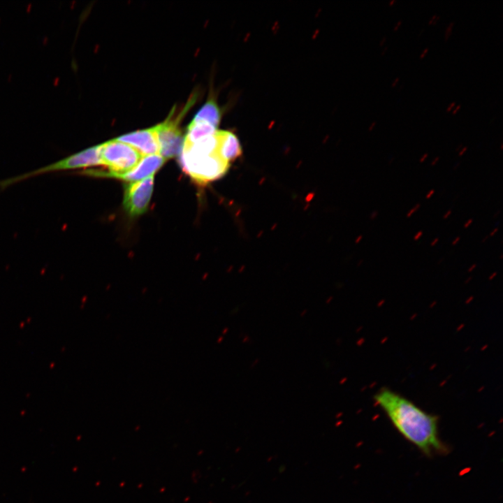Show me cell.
I'll list each match as a JSON object with an SVG mask.
<instances>
[{
  "label": "cell",
  "mask_w": 503,
  "mask_h": 503,
  "mask_svg": "<svg viewBox=\"0 0 503 503\" xmlns=\"http://www.w3.org/2000/svg\"><path fill=\"white\" fill-rule=\"evenodd\" d=\"M374 399L396 430L424 454L432 455L446 451V447L439 438L437 416L386 388L376 393Z\"/></svg>",
  "instance_id": "cell-1"
},
{
  "label": "cell",
  "mask_w": 503,
  "mask_h": 503,
  "mask_svg": "<svg viewBox=\"0 0 503 503\" xmlns=\"http://www.w3.org/2000/svg\"><path fill=\"white\" fill-rule=\"evenodd\" d=\"M99 154L101 165L106 166L109 171L92 169L83 171V174L115 177L132 170L143 158V155L131 145L116 139L99 145Z\"/></svg>",
  "instance_id": "cell-2"
},
{
  "label": "cell",
  "mask_w": 503,
  "mask_h": 503,
  "mask_svg": "<svg viewBox=\"0 0 503 503\" xmlns=\"http://www.w3.org/2000/svg\"><path fill=\"white\" fill-rule=\"evenodd\" d=\"M180 154V164L184 172L200 184H205L223 177L230 166V163L217 152L200 153L182 146Z\"/></svg>",
  "instance_id": "cell-3"
},
{
  "label": "cell",
  "mask_w": 503,
  "mask_h": 503,
  "mask_svg": "<svg viewBox=\"0 0 503 503\" xmlns=\"http://www.w3.org/2000/svg\"><path fill=\"white\" fill-rule=\"evenodd\" d=\"M100 165H101V161L100 159L99 145L64 157L56 162L52 163L27 173L3 180L1 182V185L3 187H6L8 185L28 177L49 172L85 168Z\"/></svg>",
  "instance_id": "cell-4"
},
{
  "label": "cell",
  "mask_w": 503,
  "mask_h": 503,
  "mask_svg": "<svg viewBox=\"0 0 503 503\" xmlns=\"http://www.w3.org/2000/svg\"><path fill=\"white\" fill-rule=\"evenodd\" d=\"M153 187V175L140 181L129 182L125 186L123 205L130 216L136 217L146 211Z\"/></svg>",
  "instance_id": "cell-5"
},
{
  "label": "cell",
  "mask_w": 503,
  "mask_h": 503,
  "mask_svg": "<svg viewBox=\"0 0 503 503\" xmlns=\"http://www.w3.org/2000/svg\"><path fill=\"white\" fill-rule=\"evenodd\" d=\"M179 116H170L157 126V138L159 155L166 160L179 155L181 152L184 138L179 129Z\"/></svg>",
  "instance_id": "cell-6"
},
{
  "label": "cell",
  "mask_w": 503,
  "mask_h": 503,
  "mask_svg": "<svg viewBox=\"0 0 503 503\" xmlns=\"http://www.w3.org/2000/svg\"><path fill=\"white\" fill-rule=\"evenodd\" d=\"M116 140L131 145L143 156L159 154L156 125L119 136Z\"/></svg>",
  "instance_id": "cell-7"
},
{
  "label": "cell",
  "mask_w": 503,
  "mask_h": 503,
  "mask_svg": "<svg viewBox=\"0 0 503 503\" xmlns=\"http://www.w3.org/2000/svg\"><path fill=\"white\" fill-rule=\"evenodd\" d=\"M165 161L166 159L159 154L145 156L132 170L126 173L116 175L115 178L130 182L140 181L152 176Z\"/></svg>",
  "instance_id": "cell-8"
},
{
  "label": "cell",
  "mask_w": 503,
  "mask_h": 503,
  "mask_svg": "<svg viewBox=\"0 0 503 503\" xmlns=\"http://www.w3.org/2000/svg\"><path fill=\"white\" fill-rule=\"evenodd\" d=\"M217 153L228 163L235 160L242 154V150L237 136L231 131L217 130Z\"/></svg>",
  "instance_id": "cell-9"
},
{
  "label": "cell",
  "mask_w": 503,
  "mask_h": 503,
  "mask_svg": "<svg viewBox=\"0 0 503 503\" xmlns=\"http://www.w3.org/2000/svg\"><path fill=\"white\" fill-rule=\"evenodd\" d=\"M221 118V111L216 101L211 96L194 116L191 122L207 123L217 128Z\"/></svg>",
  "instance_id": "cell-10"
},
{
  "label": "cell",
  "mask_w": 503,
  "mask_h": 503,
  "mask_svg": "<svg viewBox=\"0 0 503 503\" xmlns=\"http://www.w3.org/2000/svg\"><path fill=\"white\" fill-rule=\"evenodd\" d=\"M217 129L205 122H191L188 127L184 141L194 143L202 138L214 135Z\"/></svg>",
  "instance_id": "cell-11"
},
{
  "label": "cell",
  "mask_w": 503,
  "mask_h": 503,
  "mask_svg": "<svg viewBox=\"0 0 503 503\" xmlns=\"http://www.w3.org/2000/svg\"><path fill=\"white\" fill-rule=\"evenodd\" d=\"M454 24H455V22H454V21H451V22H450L449 23V24L447 25V27H446V29H445V31H444V40H445L446 41L449 39V38L450 36L451 35L452 29H453V27Z\"/></svg>",
  "instance_id": "cell-12"
},
{
  "label": "cell",
  "mask_w": 503,
  "mask_h": 503,
  "mask_svg": "<svg viewBox=\"0 0 503 503\" xmlns=\"http://www.w3.org/2000/svg\"><path fill=\"white\" fill-rule=\"evenodd\" d=\"M420 207H421V204H420V203L416 204L411 209H410V210L407 212V214H406V217H407V218L411 217L412 216V214H414L416 211H418V210L420 209Z\"/></svg>",
  "instance_id": "cell-13"
},
{
  "label": "cell",
  "mask_w": 503,
  "mask_h": 503,
  "mask_svg": "<svg viewBox=\"0 0 503 503\" xmlns=\"http://www.w3.org/2000/svg\"><path fill=\"white\" fill-rule=\"evenodd\" d=\"M439 18H440V16L435 13L430 17V18L428 20V24H435L437 22V21L439 20Z\"/></svg>",
  "instance_id": "cell-14"
},
{
  "label": "cell",
  "mask_w": 503,
  "mask_h": 503,
  "mask_svg": "<svg viewBox=\"0 0 503 503\" xmlns=\"http://www.w3.org/2000/svg\"><path fill=\"white\" fill-rule=\"evenodd\" d=\"M423 235V232L422 231H418L413 238L414 240H415V241L418 240L422 237Z\"/></svg>",
  "instance_id": "cell-15"
},
{
  "label": "cell",
  "mask_w": 503,
  "mask_h": 503,
  "mask_svg": "<svg viewBox=\"0 0 503 503\" xmlns=\"http://www.w3.org/2000/svg\"><path fill=\"white\" fill-rule=\"evenodd\" d=\"M467 148H468L467 146L462 147L458 152V156H461L462 155H463L465 153V152L467 150Z\"/></svg>",
  "instance_id": "cell-16"
},
{
  "label": "cell",
  "mask_w": 503,
  "mask_h": 503,
  "mask_svg": "<svg viewBox=\"0 0 503 503\" xmlns=\"http://www.w3.org/2000/svg\"><path fill=\"white\" fill-rule=\"evenodd\" d=\"M455 101H452V102L450 103L449 105L447 106L446 110L447 112L451 111V109L455 107Z\"/></svg>",
  "instance_id": "cell-17"
},
{
  "label": "cell",
  "mask_w": 503,
  "mask_h": 503,
  "mask_svg": "<svg viewBox=\"0 0 503 503\" xmlns=\"http://www.w3.org/2000/svg\"><path fill=\"white\" fill-rule=\"evenodd\" d=\"M473 222L472 219H469L465 224H464V228H467Z\"/></svg>",
  "instance_id": "cell-18"
},
{
  "label": "cell",
  "mask_w": 503,
  "mask_h": 503,
  "mask_svg": "<svg viewBox=\"0 0 503 503\" xmlns=\"http://www.w3.org/2000/svg\"><path fill=\"white\" fill-rule=\"evenodd\" d=\"M434 194H435V190H434V189H431V190H430V191H428V193L426 194V196H425V198L426 199H429V198H430L432 197V196Z\"/></svg>",
  "instance_id": "cell-19"
},
{
  "label": "cell",
  "mask_w": 503,
  "mask_h": 503,
  "mask_svg": "<svg viewBox=\"0 0 503 503\" xmlns=\"http://www.w3.org/2000/svg\"><path fill=\"white\" fill-rule=\"evenodd\" d=\"M378 214H379V212H378L377 210L373 211V212H372V214H370V219H376L377 217L378 216Z\"/></svg>",
  "instance_id": "cell-20"
},
{
  "label": "cell",
  "mask_w": 503,
  "mask_h": 503,
  "mask_svg": "<svg viewBox=\"0 0 503 503\" xmlns=\"http://www.w3.org/2000/svg\"><path fill=\"white\" fill-rule=\"evenodd\" d=\"M428 50H429L428 47H426L425 48H424V49L423 50L422 52L420 54L419 57H420L421 59L423 58V57H424L425 55L426 54V53L428 52Z\"/></svg>",
  "instance_id": "cell-21"
},
{
  "label": "cell",
  "mask_w": 503,
  "mask_h": 503,
  "mask_svg": "<svg viewBox=\"0 0 503 503\" xmlns=\"http://www.w3.org/2000/svg\"><path fill=\"white\" fill-rule=\"evenodd\" d=\"M401 24H402V20H399L394 25L393 29V31L398 30Z\"/></svg>",
  "instance_id": "cell-22"
},
{
  "label": "cell",
  "mask_w": 503,
  "mask_h": 503,
  "mask_svg": "<svg viewBox=\"0 0 503 503\" xmlns=\"http://www.w3.org/2000/svg\"><path fill=\"white\" fill-rule=\"evenodd\" d=\"M428 156V153L423 154L421 156V158L419 159V162H420V163H423V162L427 159Z\"/></svg>",
  "instance_id": "cell-23"
},
{
  "label": "cell",
  "mask_w": 503,
  "mask_h": 503,
  "mask_svg": "<svg viewBox=\"0 0 503 503\" xmlns=\"http://www.w3.org/2000/svg\"><path fill=\"white\" fill-rule=\"evenodd\" d=\"M460 107H461V104H458L456 106H455V108H453V110L452 111V114L455 115L460 110Z\"/></svg>",
  "instance_id": "cell-24"
},
{
  "label": "cell",
  "mask_w": 503,
  "mask_h": 503,
  "mask_svg": "<svg viewBox=\"0 0 503 503\" xmlns=\"http://www.w3.org/2000/svg\"><path fill=\"white\" fill-rule=\"evenodd\" d=\"M451 213H452V210H448L446 212H445V214L443 215V219H447V218L451 214Z\"/></svg>",
  "instance_id": "cell-25"
},
{
  "label": "cell",
  "mask_w": 503,
  "mask_h": 503,
  "mask_svg": "<svg viewBox=\"0 0 503 503\" xmlns=\"http://www.w3.org/2000/svg\"><path fill=\"white\" fill-rule=\"evenodd\" d=\"M439 156H436V157L430 162V165H431L432 166L436 165V163L439 161Z\"/></svg>",
  "instance_id": "cell-26"
},
{
  "label": "cell",
  "mask_w": 503,
  "mask_h": 503,
  "mask_svg": "<svg viewBox=\"0 0 503 503\" xmlns=\"http://www.w3.org/2000/svg\"><path fill=\"white\" fill-rule=\"evenodd\" d=\"M386 38H387L386 36H384L379 41V45H381V46L383 45L385 43V42L386 41Z\"/></svg>",
  "instance_id": "cell-27"
},
{
  "label": "cell",
  "mask_w": 503,
  "mask_h": 503,
  "mask_svg": "<svg viewBox=\"0 0 503 503\" xmlns=\"http://www.w3.org/2000/svg\"><path fill=\"white\" fill-rule=\"evenodd\" d=\"M460 240V236L456 237V238L452 241V243H451L452 245L454 246V245H457V244L459 242Z\"/></svg>",
  "instance_id": "cell-28"
},
{
  "label": "cell",
  "mask_w": 503,
  "mask_h": 503,
  "mask_svg": "<svg viewBox=\"0 0 503 503\" xmlns=\"http://www.w3.org/2000/svg\"><path fill=\"white\" fill-rule=\"evenodd\" d=\"M498 228H494L489 234V237H492L495 235V233L498 231Z\"/></svg>",
  "instance_id": "cell-29"
},
{
  "label": "cell",
  "mask_w": 503,
  "mask_h": 503,
  "mask_svg": "<svg viewBox=\"0 0 503 503\" xmlns=\"http://www.w3.org/2000/svg\"><path fill=\"white\" fill-rule=\"evenodd\" d=\"M399 81V77H396L391 84V87H395Z\"/></svg>",
  "instance_id": "cell-30"
},
{
  "label": "cell",
  "mask_w": 503,
  "mask_h": 503,
  "mask_svg": "<svg viewBox=\"0 0 503 503\" xmlns=\"http://www.w3.org/2000/svg\"><path fill=\"white\" fill-rule=\"evenodd\" d=\"M438 241H439V238H435V239L430 242V246H431V247L435 246V245L438 242Z\"/></svg>",
  "instance_id": "cell-31"
},
{
  "label": "cell",
  "mask_w": 503,
  "mask_h": 503,
  "mask_svg": "<svg viewBox=\"0 0 503 503\" xmlns=\"http://www.w3.org/2000/svg\"><path fill=\"white\" fill-rule=\"evenodd\" d=\"M387 50H388V46H385V47L382 49V50L381 51L380 54H381V55H384V53L386 52Z\"/></svg>",
  "instance_id": "cell-32"
},
{
  "label": "cell",
  "mask_w": 503,
  "mask_h": 503,
  "mask_svg": "<svg viewBox=\"0 0 503 503\" xmlns=\"http://www.w3.org/2000/svg\"><path fill=\"white\" fill-rule=\"evenodd\" d=\"M376 123H377V122H376L375 120L372 122V124H371L370 126H369V130H370V131L373 129V127L375 126Z\"/></svg>",
  "instance_id": "cell-33"
},
{
  "label": "cell",
  "mask_w": 503,
  "mask_h": 503,
  "mask_svg": "<svg viewBox=\"0 0 503 503\" xmlns=\"http://www.w3.org/2000/svg\"><path fill=\"white\" fill-rule=\"evenodd\" d=\"M462 147V143H460L459 145H457V147H455V151H460V150Z\"/></svg>",
  "instance_id": "cell-34"
},
{
  "label": "cell",
  "mask_w": 503,
  "mask_h": 503,
  "mask_svg": "<svg viewBox=\"0 0 503 503\" xmlns=\"http://www.w3.org/2000/svg\"><path fill=\"white\" fill-rule=\"evenodd\" d=\"M476 263L472 264V265H471V267L468 269V271H469V272H471L472 270H473L476 268Z\"/></svg>",
  "instance_id": "cell-35"
},
{
  "label": "cell",
  "mask_w": 503,
  "mask_h": 503,
  "mask_svg": "<svg viewBox=\"0 0 503 503\" xmlns=\"http://www.w3.org/2000/svg\"><path fill=\"white\" fill-rule=\"evenodd\" d=\"M460 161L457 162V163H455V165L453 166V170H456V169L458 168V167L460 166Z\"/></svg>",
  "instance_id": "cell-36"
},
{
  "label": "cell",
  "mask_w": 503,
  "mask_h": 503,
  "mask_svg": "<svg viewBox=\"0 0 503 503\" xmlns=\"http://www.w3.org/2000/svg\"><path fill=\"white\" fill-rule=\"evenodd\" d=\"M488 238H489L488 235L485 236V237L483 238V240H481V242H485L488 240Z\"/></svg>",
  "instance_id": "cell-37"
},
{
  "label": "cell",
  "mask_w": 503,
  "mask_h": 503,
  "mask_svg": "<svg viewBox=\"0 0 503 503\" xmlns=\"http://www.w3.org/2000/svg\"><path fill=\"white\" fill-rule=\"evenodd\" d=\"M395 2V0H390L388 2L389 6H392Z\"/></svg>",
  "instance_id": "cell-38"
},
{
  "label": "cell",
  "mask_w": 503,
  "mask_h": 503,
  "mask_svg": "<svg viewBox=\"0 0 503 503\" xmlns=\"http://www.w3.org/2000/svg\"><path fill=\"white\" fill-rule=\"evenodd\" d=\"M424 31H425V29H424V28H422V29L420 30V31L418 32V36H421V34H422Z\"/></svg>",
  "instance_id": "cell-39"
},
{
  "label": "cell",
  "mask_w": 503,
  "mask_h": 503,
  "mask_svg": "<svg viewBox=\"0 0 503 503\" xmlns=\"http://www.w3.org/2000/svg\"><path fill=\"white\" fill-rule=\"evenodd\" d=\"M500 210H498L497 212H496L495 214L493 216V218H495L497 216H498V215L500 214Z\"/></svg>",
  "instance_id": "cell-40"
},
{
  "label": "cell",
  "mask_w": 503,
  "mask_h": 503,
  "mask_svg": "<svg viewBox=\"0 0 503 503\" xmlns=\"http://www.w3.org/2000/svg\"><path fill=\"white\" fill-rule=\"evenodd\" d=\"M443 260H444V258H441L438 261L437 263L439 264V263H441L443 261Z\"/></svg>",
  "instance_id": "cell-41"
},
{
  "label": "cell",
  "mask_w": 503,
  "mask_h": 503,
  "mask_svg": "<svg viewBox=\"0 0 503 503\" xmlns=\"http://www.w3.org/2000/svg\"><path fill=\"white\" fill-rule=\"evenodd\" d=\"M403 87H404V84H402V85L400 86V87H399L398 89L400 90V89H401L402 88H403Z\"/></svg>",
  "instance_id": "cell-42"
},
{
  "label": "cell",
  "mask_w": 503,
  "mask_h": 503,
  "mask_svg": "<svg viewBox=\"0 0 503 503\" xmlns=\"http://www.w3.org/2000/svg\"><path fill=\"white\" fill-rule=\"evenodd\" d=\"M502 148H503V144L501 143V150H502Z\"/></svg>",
  "instance_id": "cell-43"
},
{
  "label": "cell",
  "mask_w": 503,
  "mask_h": 503,
  "mask_svg": "<svg viewBox=\"0 0 503 503\" xmlns=\"http://www.w3.org/2000/svg\"><path fill=\"white\" fill-rule=\"evenodd\" d=\"M500 259H502V254H501V255H500Z\"/></svg>",
  "instance_id": "cell-44"
}]
</instances>
